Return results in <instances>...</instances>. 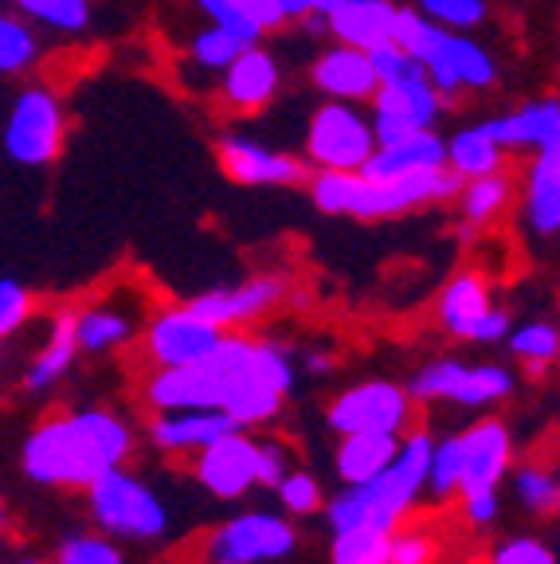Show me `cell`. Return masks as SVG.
<instances>
[{"label":"cell","mask_w":560,"mask_h":564,"mask_svg":"<svg viewBox=\"0 0 560 564\" xmlns=\"http://www.w3.org/2000/svg\"><path fill=\"white\" fill-rule=\"evenodd\" d=\"M287 475V451L279 443H255V482L274 486Z\"/></svg>","instance_id":"f6af8a7d"},{"label":"cell","mask_w":560,"mask_h":564,"mask_svg":"<svg viewBox=\"0 0 560 564\" xmlns=\"http://www.w3.org/2000/svg\"><path fill=\"white\" fill-rule=\"evenodd\" d=\"M486 310H491V291H486L482 274H459V279L446 282L443 299H439L443 326L455 337H466V341H471L474 326H478V317L486 314Z\"/></svg>","instance_id":"d4e9b609"},{"label":"cell","mask_w":560,"mask_h":564,"mask_svg":"<svg viewBox=\"0 0 560 564\" xmlns=\"http://www.w3.org/2000/svg\"><path fill=\"white\" fill-rule=\"evenodd\" d=\"M28 310H32V299H28L24 286L12 279H0V337L17 334L24 326Z\"/></svg>","instance_id":"7bdbcfd3"},{"label":"cell","mask_w":560,"mask_h":564,"mask_svg":"<svg viewBox=\"0 0 560 564\" xmlns=\"http://www.w3.org/2000/svg\"><path fill=\"white\" fill-rule=\"evenodd\" d=\"M443 165L451 169L459 181L494 173V169H502V145L482 130V126H463L455 138L443 141Z\"/></svg>","instance_id":"484cf974"},{"label":"cell","mask_w":560,"mask_h":564,"mask_svg":"<svg viewBox=\"0 0 560 564\" xmlns=\"http://www.w3.org/2000/svg\"><path fill=\"white\" fill-rule=\"evenodd\" d=\"M279 12L282 20H302L314 12V0H279Z\"/></svg>","instance_id":"681fc988"},{"label":"cell","mask_w":560,"mask_h":564,"mask_svg":"<svg viewBox=\"0 0 560 564\" xmlns=\"http://www.w3.org/2000/svg\"><path fill=\"white\" fill-rule=\"evenodd\" d=\"M337 4H342V0H314V12L317 17H325V12H333Z\"/></svg>","instance_id":"f907efd6"},{"label":"cell","mask_w":560,"mask_h":564,"mask_svg":"<svg viewBox=\"0 0 560 564\" xmlns=\"http://www.w3.org/2000/svg\"><path fill=\"white\" fill-rule=\"evenodd\" d=\"M408 423V392H400L388 380H368L330 404V427L342 435L353 432H392L400 435V427Z\"/></svg>","instance_id":"8fae6325"},{"label":"cell","mask_w":560,"mask_h":564,"mask_svg":"<svg viewBox=\"0 0 560 564\" xmlns=\"http://www.w3.org/2000/svg\"><path fill=\"white\" fill-rule=\"evenodd\" d=\"M130 451L126 423L110 412H79L40 423L24 443L28 478L44 486H90Z\"/></svg>","instance_id":"7a4b0ae2"},{"label":"cell","mask_w":560,"mask_h":564,"mask_svg":"<svg viewBox=\"0 0 560 564\" xmlns=\"http://www.w3.org/2000/svg\"><path fill=\"white\" fill-rule=\"evenodd\" d=\"M282 299V282L279 279H251L244 286H231V291H208L201 299H193L189 306L201 317H208L212 326H239V322H255L259 314L274 306Z\"/></svg>","instance_id":"d6986e66"},{"label":"cell","mask_w":560,"mask_h":564,"mask_svg":"<svg viewBox=\"0 0 560 564\" xmlns=\"http://www.w3.org/2000/svg\"><path fill=\"white\" fill-rule=\"evenodd\" d=\"M133 329V317L126 310H115V306H95L87 314H75V341L79 349H90V352H106L122 345Z\"/></svg>","instance_id":"83f0119b"},{"label":"cell","mask_w":560,"mask_h":564,"mask_svg":"<svg viewBox=\"0 0 560 564\" xmlns=\"http://www.w3.org/2000/svg\"><path fill=\"white\" fill-rule=\"evenodd\" d=\"M368 63H373V75H377V87L380 83H400V79H412V75H423L420 63L412 55L403 52L396 40H385V44L368 47Z\"/></svg>","instance_id":"8d00e7d4"},{"label":"cell","mask_w":560,"mask_h":564,"mask_svg":"<svg viewBox=\"0 0 560 564\" xmlns=\"http://www.w3.org/2000/svg\"><path fill=\"white\" fill-rule=\"evenodd\" d=\"M40 59V40L24 20L0 12V75H17Z\"/></svg>","instance_id":"4dcf8cb0"},{"label":"cell","mask_w":560,"mask_h":564,"mask_svg":"<svg viewBox=\"0 0 560 564\" xmlns=\"http://www.w3.org/2000/svg\"><path fill=\"white\" fill-rule=\"evenodd\" d=\"M0 529H4V510H0Z\"/></svg>","instance_id":"f5cc1de1"},{"label":"cell","mask_w":560,"mask_h":564,"mask_svg":"<svg viewBox=\"0 0 560 564\" xmlns=\"http://www.w3.org/2000/svg\"><path fill=\"white\" fill-rule=\"evenodd\" d=\"M482 130L498 141L502 150H517V145H534V150H560V102L557 98H541V102H526L514 115H498L491 122H482Z\"/></svg>","instance_id":"ac0fdd59"},{"label":"cell","mask_w":560,"mask_h":564,"mask_svg":"<svg viewBox=\"0 0 560 564\" xmlns=\"http://www.w3.org/2000/svg\"><path fill=\"white\" fill-rule=\"evenodd\" d=\"M310 369H314V372L330 369V357H317V352H314V357H310Z\"/></svg>","instance_id":"816d5d0a"},{"label":"cell","mask_w":560,"mask_h":564,"mask_svg":"<svg viewBox=\"0 0 560 564\" xmlns=\"http://www.w3.org/2000/svg\"><path fill=\"white\" fill-rule=\"evenodd\" d=\"M90 490V510H95V521L118 538H133V541H153L165 533L169 513L161 506V498L149 490L146 482H138L133 475H122V470H106Z\"/></svg>","instance_id":"5b68a950"},{"label":"cell","mask_w":560,"mask_h":564,"mask_svg":"<svg viewBox=\"0 0 560 564\" xmlns=\"http://www.w3.org/2000/svg\"><path fill=\"white\" fill-rule=\"evenodd\" d=\"M435 165H443V138L431 130H420L377 145L357 173L368 176V181H388V176H403V173H416V169H435Z\"/></svg>","instance_id":"7402d4cb"},{"label":"cell","mask_w":560,"mask_h":564,"mask_svg":"<svg viewBox=\"0 0 560 564\" xmlns=\"http://www.w3.org/2000/svg\"><path fill=\"white\" fill-rule=\"evenodd\" d=\"M431 447L435 440L431 435H412L403 440L396 458L388 463L380 475H373L368 482L349 486L345 494H337L330 502V525L337 529H385L392 533L400 525V518L416 506V498L428 486V463H431Z\"/></svg>","instance_id":"277c9868"},{"label":"cell","mask_w":560,"mask_h":564,"mask_svg":"<svg viewBox=\"0 0 560 564\" xmlns=\"http://www.w3.org/2000/svg\"><path fill=\"white\" fill-rule=\"evenodd\" d=\"M435 561V541L420 529H400L388 533V564H431Z\"/></svg>","instance_id":"f35d334b"},{"label":"cell","mask_w":560,"mask_h":564,"mask_svg":"<svg viewBox=\"0 0 560 564\" xmlns=\"http://www.w3.org/2000/svg\"><path fill=\"white\" fill-rule=\"evenodd\" d=\"M294 549V529L274 513H244L216 529L208 545L212 564H263L279 561Z\"/></svg>","instance_id":"30bf717a"},{"label":"cell","mask_w":560,"mask_h":564,"mask_svg":"<svg viewBox=\"0 0 560 564\" xmlns=\"http://www.w3.org/2000/svg\"><path fill=\"white\" fill-rule=\"evenodd\" d=\"M279 498H282V506H287L290 513H314L317 510V502H322V490H317V482L310 475H302V470H298V475H282L279 482Z\"/></svg>","instance_id":"60d3db41"},{"label":"cell","mask_w":560,"mask_h":564,"mask_svg":"<svg viewBox=\"0 0 560 564\" xmlns=\"http://www.w3.org/2000/svg\"><path fill=\"white\" fill-rule=\"evenodd\" d=\"M196 4H201L204 17H208L216 28L231 32L236 40H244V44H259V35H263V32H259L251 20H247V12L239 9L236 0H196Z\"/></svg>","instance_id":"74e56055"},{"label":"cell","mask_w":560,"mask_h":564,"mask_svg":"<svg viewBox=\"0 0 560 564\" xmlns=\"http://www.w3.org/2000/svg\"><path fill=\"white\" fill-rule=\"evenodd\" d=\"M392 20H396L392 0H342L333 12H325V28L333 32V40L360 47V52L392 40Z\"/></svg>","instance_id":"44dd1931"},{"label":"cell","mask_w":560,"mask_h":564,"mask_svg":"<svg viewBox=\"0 0 560 564\" xmlns=\"http://www.w3.org/2000/svg\"><path fill=\"white\" fill-rule=\"evenodd\" d=\"M219 337H224V329L212 326L208 317H201L193 306H176L153 317V326L146 334V349L161 369H176V365L201 361Z\"/></svg>","instance_id":"7c38bea8"},{"label":"cell","mask_w":560,"mask_h":564,"mask_svg":"<svg viewBox=\"0 0 560 564\" xmlns=\"http://www.w3.org/2000/svg\"><path fill=\"white\" fill-rule=\"evenodd\" d=\"M239 9L247 12V20H251L259 32H271V28L282 24V12H279V0H236Z\"/></svg>","instance_id":"bcb514c9"},{"label":"cell","mask_w":560,"mask_h":564,"mask_svg":"<svg viewBox=\"0 0 560 564\" xmlns=\"http://www.w3.org/2000/svg\"><path fill=\"white\" fill-rule=\"evenodd\" d=\"M466 518H471L474 525H486V521L498 518V490L466 494Z\"/></svg>","instance_id":"c3c4849f"},{"label":"cell","mask_w":560,"mask_h":564,"mask_svg":"<svg viewBox=\"0 0 560 564\" xmlns=\"http://www.w3.org/2000/svg\"><path fill=\"white\" fill-rule=\"evenodd\" d=\"M294 384L287 352L247 337H219L201 361L161 369L149 380V404L158 412L176 408H219L239 427L263 423L279 412Z\"/></svg>","instance_id":"6da1fadb"},{"label":"cell","mask_w":560,"mask_h":564,"mask_svg":"<svg viewBox=\"0 0 560 564\" xmlns=\"http://www.w3.org/2000/svg\"><path fill=\"white\" fill-rule=\"evenodd\" d=\"M219 161H224V173L236 176L239 185H294L302 181V161L267 150L251 138H236V133L219 141Z\"/></svg>","instance_id":"9a60e30c"},{"label":"cell","mask_w":560,"mask_h":564,"mask_svg":"<svg viewBox=\"0 0 560 564\" xmlns=\"http://www.w3.org/2000/svg\"><path fill=\"white\" fill-rule=\"evenodd\" d=\"M244 47H247L244 40H236V35L224 32V28H216V24L193 35V59L208 70H224L239 52H244Z\"/></svg>","instance_id":"d590c367"},{"label":"cell","mask_w":560,"mask_h":564,"mask_svg":"<svg viewBox=\"0 0 560 564\" xmlns=\"http://www.w3.org/2000/svg\"><path fill=\"white\" fill-rule=\"evenodd\" d=\"M228 432H239V423L219 408H176L153 420V443L165 451H201Z\"/></svg>","instance_id":"ffe728a7"},{"label":"cell","mask_w":560,"mask_h":564,"mask_svg":"<svg viewBox=\"0 0 560 564\" xmlns=\"http://www.w3.org/2000/svg\"><path fill=\"white\" fill-rule=\"evenodd\" d=\"M24 564H32V561H24Z\"/></svg>","instance_id":"db71d44e"},{"label":"cell","mask_w":560,"mask_h":564,"mask_svg":"<svg viewBox=\"0 0 560 564\" xmlns=\"http://www.w3.org/2000/svg\"><path fill=\"white\" fill-rule=\"evenodd\" d=\"M459 470H463V447H459V435L435 443L431 447V463H428V486L435 498L459 490Z\"/></svg>","instance_id":"e575fe53"},{"label":"cell","mask_w":560,"mask_h":564,"mask_svg":"<svg viewBox=\"0 0 560 564\" xmlns=\"http://www.w3.org/2000/svg\"><path fill=\"white\" fill-rule=\"evenodd\" d=\"M517 498L537 513H549L557 506V478L549 470H537V467H526L517 470Z\"/></svg>","instance_id":"ab89813d"},{"label":"cell","mask_w":560,"mask_h":564,"mask_svg":"<svg viewBox=\"0 0 560 564\" xmlns=\"http://www.w3.org/2000/svg\"><path fill=\"white\" fill-rule=\"evenodd\" d=\"M17 9L55 32H83L90 20V0H17Z\"/></svg>","instance_id":"1f68e13d"},{"label":"cell","mask_w":560,"mask_h":564,"mask_svg":"<svg viewBox=\"0 0 560 564\" xmlns=\"http://www.w3.org/2000/svg\"><path fill=\"white\" fill-rule=\"evenodd\" d=\"M219 75H224L219 90H224L228 106H236V110H259L279 90V63L259 44H247Z\"/></svg>","instance_id":"e0dca14e"},{"label":"cell","mask_w":560,"mask_h":564,"mask_svg":"<svg viewBox=\"0 0 560 564\" xmlns=\"http://www.w3.org/2000/svg\"><path fill=\"white\" fill-rule=\"evenodd\" d=\"M310 79H314V87L322 95L337 98V102H368V98L377 95V75H373L368 52L349 44H337L317 55Z\"/></svg>","instance_id":"2e32d148"},{"label":"cell","mask_w":560,"mask_h":564,"mask_svg":"<svg viewBox=\"0 0 560 564\" xmlns=\"http://www.w3.org/2000/svg\"><path fill=\"white\" fill-rule=\"evenodd\" d=\"M416 400H455L463 408H486L494 400H506L514 392V377L502 365H466L459 361H431L416 372L412 384Z\"/></svg>","instance_id":"ba28073f"},{"label":"cell","mask_w":560,"mask_h":564,"mask_svg":"<svg viewBox=\"0 0 560 564\" xmlns=\"http://www.w3.org/2000/svg\"><path fill=\"white\" fill-rule=\"evenodd\" d=\"M509 334V314L506 310H486V314L478 317V326H474L471 341H502V337Z\"/></svg>","instance_id":"7dc6e473"},{"label":"cell","mask_w":560,"mask_h":564,"mask_svg":"<svg viewBox=\"0 0 560 564\" xmlns=\"http://www.w3.org/2000/svg\"><path fill=\"white\" fill-rule=\"evenodd\" d=\"M333 564H388L385 529H337L333 533Z\"/></svg>","instance_id":"f1b7e54d"},{"label":"cell","mask_w":560,"mask_h":564,"mask_svg":"<svg viewBox=\"0 0 560 564\" xmlns=\"http://www.w3.org/2000/svg\"><path fill=\"white\" fill-rule=\"evenodd\" d=\"M463 188L446 165L416 169V173L388 176V181H368L357 169H317L314 176V204L333 216H357V220H380V216H400L420 204L446 200Z\"/></svg>","instance_id":"3957f363"},{"label":"cell","mask_w":560,"mask_h":564,"mask_svg":"<svg viewBox=\"0 0 560 564\" xmlns=\"http://www.w3.org/2000/svg\"><path fill=\"white\" fill-rule=\"evenodd\" d=\"M75 352H79V341H75V314H60V317H55L52 337H47L44 352H40V357H35V365L28 369L24 384L32 388V392L55 384V380H60L63 372L71 369Z\"/></svg>","instance_id":"4316f807"},{"label":"cell","mask_w":560,"mask_h":564,"mask_svg":"<svg viewBox=\"0 0 560 564\" xmlns=\"http://www.w3.org/2000/svg\"><path fill=\"white\" fill-rule=\"evenodd\" d=\"M526 208L537 236H552L560 228V150H537Z\"/></svg>","instance_id":"cb8c5ba5"},{"label":"cell","mask_w":560,"mask_h":564,"mask_svg":"<svg viewBox=\"0 0 560 564\" xmlns=\"http://www.w3.org/2000/svg\"><path fill=\"white\" fill-rule=\"evenodd\" d=\"M55 564H122V553L103 538H71Z\"/></svg>","instance_id":"b9f144b4"},{"label":"cell","mask_w":560,"mask_h":564,"mask_svg":"<svg viewBox=\"0 0 560 564\" xmlns=\"http://www.w3.org/2000/svg\"><path fill=\"white\" fill-rule=\"evenodd\" d=\"M373 102V138L377 145L396 138H408V133H420L431 130L439 118V95L423 75H412V79H400V83H380L377 95L368 98Z\"/></svg>","instance_id":"9c48e42d"},{"label":"cell","mask_w":560,"mask_h":564,"mask_svg":"<svg viewBox=\"0 0 560 564\" xmlns=\"http://www.w3.org/2000/svg\"><path fill=\"white\" fill-rule=\"evenodd\" d=\"M400 451V435L392 432H353L337 447V475L345 478V486L368 482L373 475L388 467Z\"/></svg>","instance_id":"603a6c76"},{"label":"cell","mask_w":560,"mask_h":564,"mask_svg":"<svg viewBox=\"0 0 560 564\" xmlns=\"http://www.w3.org/2000/svg\"><path fill=\"white\" fill-rule=\"evenodd\" d=\"M491 564H557V561H552V549L541 545L537 538H517V541H506V545L494 553Z\"/></svg>","instance_id":"ee69618b"},{"label":"cell","mask_w":560,"mask_h":564,"mask_svg":"<svg viewBox=\"0 0 560 564\" xmlns=\"http://www.w3.org/2000/svg\"><path fill=\"white\" fill-rule=\"evenodd\" d=\"M377 150L373 122L349 102H325L306 130V153L317 169H360Z\"/></svg>","instance_id":"52a82bcc"},{"label":"cell","mask_w":560,"mask_h":564,"mask_svg":"<svg viewBox=\"0 0 560 564\" xmlns=\"http://www.w3.org/2000/svg\"><path fill=\"white\" fill-rule=\"evenodd\" d=\"M416 12H423L431 24L446 28V32H466L486 20V0H420Z\"/></svg>","instance_id":"836d02e7"},{"label":"cell","mask_w":560,"mask_h":564,"mask_svg":"<svg viewBox=\"0 0 560 564\" xmlns=\"http://www.w3.org/2000/svg\"><path fill=\"white\" fill-rule=\"evenodd\" d=\"M509 349H514V357H521L529 369H541V365L557 361L560 334L549 322H534V326H521L509 334Z\"/></svg>","instance_id":"d6a6232c"},{"label":"cell","mask_w":560,"mask_h":564,"mask_svg":"<svg viewBox=\"0 0 560 564\" xmlns=\"http://www.w3.org/2000/svg\"><path fill=\"white\" fill-rule=\"evenodd\" d=\"M509 204V181L494 169V173L471 176L463 188V212L471 224H491L502 208Z\"/></svg>","instance_id":"f546056e"},{"label":"cell","mask_w":560,"mask_h":564,"mask_svg":"<svg viewBox=\"0 0 560 564\" xmlns=\"http://www.w3.org/2000/svg\"><path fill=\"white\" fill-rule=\"evenodd\" d=\"M63 150V110L60 98L44 87H28L12 102V115L4 122V153L17 165H52Z\"/></svg>","instance_id":"8992f818"},{"label":"cell","mask_w":560,"mask_h":564,"mask_svg":"<svg viewBox=\"0 0 560 564\" xmlns=\"http://www.w3.org/2000/svg\"><path fill=\"white\" fill-rule=\"evenodd\" d=\"M463 447V470H459V490L466 494H486L498 490L502 475L509 467V432L502 423H478L466 435H459Z\"/></svg>","instance_id":"5bb4252c"},{"label":"cell","mask_w":560,"mask_h":564,"mask_svg":"<svg viewBox=\"0 0 560 564\" xmlns=\"http://www.w3.org/2000/svg\"><path fill=\"white\" fill-rule=\"evenodd\" d=\"M196 478L208 486L216 498H239L255 486V440L228 432L201 447L196 458Z\"/></svg>","instance_id":"4fadbf2b"}]
</instances>
